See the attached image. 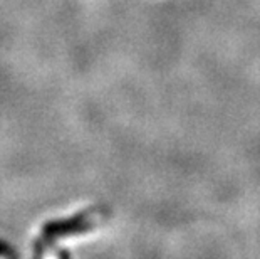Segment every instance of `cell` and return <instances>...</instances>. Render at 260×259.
Returning <instances> with one entry per match:
<instances>
[{
    "label": "cell",
    "mask_w": 260,
    "mask_h": 259,
    "mask_svg": "<svg viewBox=\"0 0 260 259\" xmlns=\"http://www.w3.org/2000/svg\"><path fill=\"white\" fill-rule=\"evenodd\" d=\"M104 220L103 209H87L84 212L76 214L64 220H51L42 227L41 238L36 241L34 254L41 256L47 247H52L57 241L71 238V236L84 234L86 231L98 227Z\"/></svg>",
    "instance_id": "obj_1"
}]
</instances>
